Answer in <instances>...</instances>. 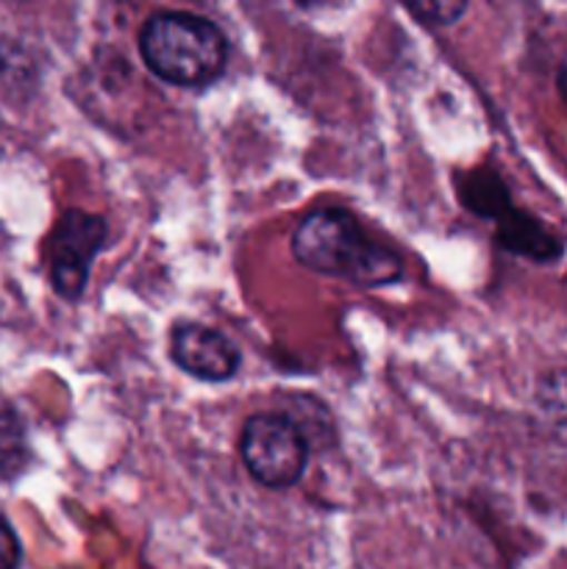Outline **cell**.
<instances>
[{"instance_id": "obj_1", "label": "cell", "mask_w": 567, "mask_h": 569, "mask_svg": "<svg viewBox=\"0 0 567 569\" xmlns=\"http://www.w3.org/2000/svg\"><path fill=\"white\" fill-rule=\"evenodd\" d=\"M292 256L306 270L342 278L361 289L389 287L404 278L400 256L372 242L356 214L339 206H320L298 222Z\"/></svg>"}, {"instance_id": "obj_4", "label": "cell", "mask_w": 567, "mask_h": 569, "mask_svg": "<svg viewBox=\"0 0 567 569\" xmlns=\"http://www.w3.org/2000/svg\"><path fill=\"white\" fill-rule=\"evenodd\" d=\"M109 226L103 217L81 209H67L50 237V283L64 300H78L87 292L94 256L103 250Z\"/></svg>"}, {"instance_id": "obj_8", "label": "cell", "mask_w": 567, "mask_h": 569, "mask_svg": "<svg viewBox=\"0 0 567 569\" xmlns=\"http://www.w3.org/2000/svg\"><path fill=\"white\" fill-rule=\"evenodd\" d=\"M28 461L26 426L9 400L0 398V478H14Z\"/></svg>"}, {"instance_id": "obj_12", "label": "cell", "mask_w": 567, "mask_h": 569, "mask_svg": "<svg viewBox=\"0 0 567 569\" xmlns=\"http://www.w3.org/2000/svg\"><path fill=\"white\" fill-rule=\"evenodd\" d=\"M556 87H559L561 98L567 100V59L561 61V67H559V76H556Z\"/></svg>"}, {"instance_id": "obj_2", "label": "cell", "mask_w": 567, "mask_h": 569, "mask_svg": "<svg viewBox=\"0 0 567 569\" xmlns=\"http://www.w3.org/2000/svg\"><path fill=\"white\" fill-rule=\"evenodd\" d=\"M139 56L165 83L200 89L228 64V39L217 22L192 11H156L139 31Z\"/></svg>"}, {"instance_id": "obj_10", "label": "cell", "mask_w": 567, "mask_h": 569, "mask_svg": "<svg viewBox=\"0 0 567 569\" xmlns=\"http://www.w3.org/2000/svg\"><path fill=\"white\" fill-rule=\"evenodd\" d=\"M415 17H420L422 22L428 26H454L461 14L467 11V3H417V6H406Z\"/></svg>"}, {"instance_id": "obj_7", "label": "cell", "mask_w": 567, "mask_h": 569, "mask_svg": "<svg viewBox=\"0 0 567 569\" xmlns=\"http://www.w3.org/2000/svg\"><path fill=\"white\" fill-rule=\"evenodd\" d=\"M459 200L478 217H489V220H500L506 211L511 209L509 189L487 167L465 172L459 176Z\"/></svg>"}, {"instance_id": "obj_3", "label": "cell", "mask_w": 567, "mask_h": 569, "mask_svg": "<svg viewBox=\"0 0 567 569\" xmlns=\"http://www.w3.org/2000/svg\"><path fill=\"white\" fill-rule=\"evenodd\" d=\"M311 445L284 411H261L239 431V456L256 483L289 489L304 478Z\"/></svg>"}, {"instance_id": "obj_9", "label": "cell", "mask_w": 567, "mask_h": 569, "mask_svg": "<svg viewBox=\"0 0 567 569\" xmlns=\"http://www.w3.org/2000/svg\"><path fill=\"white\" fill-rule=\"evenodd\" d=\"M537 406L554 422H567V370L548 372L537 387Z\"/></svg>"}, {"instance_id": "obj_11", "label": "cell", "mask_w": 567, "mask_h": 569, "mask_svg": "<svg viewBox=\"0 0 567 569\" xmlns=\"http://www.w3.org/2000/svg\"><path fill=\"white\" fill-rule=\"evenodd\" d=\"M22 559L20 539H17L14 528L0 517V569H17Z\"/></svg>"}, {"instance_id": "obj_5", "label": "cell", "mask_w": 567, "mask_h": 569, "mask_svg": "<svg viewBox=\"0 0 567 569\" xmlns=\"http://www.w3.org/2000/svg\"><path fill=\"white\" fill-rule=\"evenodd\" d=\"M170 359L198 381H228L239 370V348L217 328L181 320L170 328Z\"/></svg>"}, {"instance_id": "obj_6", "label": "cell", "mask_w": 567, "mask_h": 569, "mask_svg": "<svg viewBox=\"0 0 567 569\" xmlns=\"http://www.w3.org/2000/svg\"><path fill=\"white\" fill-rule=\"evenodd\" d=\"M498 242L509 253L531 261H554L561 256V244L537 217L511 206L498 220Z\"/></svg>"}]
</instances>
